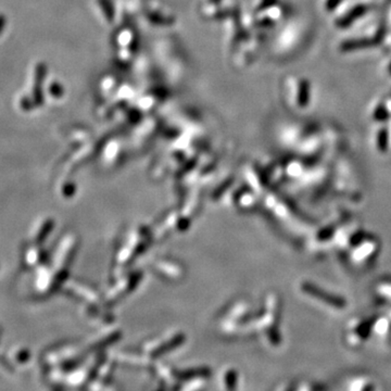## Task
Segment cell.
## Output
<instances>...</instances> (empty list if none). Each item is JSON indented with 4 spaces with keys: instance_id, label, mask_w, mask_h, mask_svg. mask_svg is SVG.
I'll list each match as a JSON object with an SVG mask.
<instances>
[{
    "instance_id": "1",
    "label": "cell",
    "mask_w": 391,
    "mask_h": 391,
    "mask_svg": "<svg viewBox=\"0 0 391 391\" xmlns=\"http://www.w3.org/2000/svg\"><path fill=\"white\" fill-rule=\"evenodd\" d=\"M302 293L308 294V297L317 300L318 302L324 303L326 307L334 310H342L345 308V300L338 297L337 294L326 292L324 289H319L315 284L303 282L300 286Z\"/></svg>"
}]
</instances>
